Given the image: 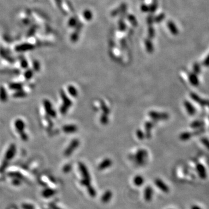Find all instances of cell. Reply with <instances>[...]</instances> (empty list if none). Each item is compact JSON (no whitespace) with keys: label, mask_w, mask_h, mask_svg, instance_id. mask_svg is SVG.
Listing matches in <instances>:
<instances>
[{"label":"cell","mask_w":209,"mask_h":209,"mask_svg":"<svg viewBox=\"0 0 209 209\" xmlns=\"http://www.w3.org/2000/svg\"><path fill=\"white\" fill-rule=\"evenodd\" d=\"M79 168L83 177V179L81 181V183L82 185L88 188L91 186V177L89 172L88 171L86 166L82 163H79Z\"/></svg>","instance_id":"1"},{"label":"cell","mask_w":209,"mask_h":209,"mask_svg":"<svg viewBox=\"0 0 209 209\" xmlns=\"http://www.w3.org/2000/svg\"><path fill=\"white\" fill-rule=\"evenodd\" d=\"M61 96L64 102V104L62 106L61 108L60 109V111L62 114H65L67 112V111L72 105V101L67 96V95L65 94L64 91L61 92Z\"/></svg>","instance_id":"2"},{"label":"cell","mask_w":209,"mask_h":209,"mask_svg":"<svg viewBox=\"0 0 209 209\" xmlns=\"http://www.w3.org/2000/svg\"><path fill=\"white\" fill-rule=\"evenodd\" d=\"M79 143H80V141L77 139H73L71 142L70 144L69 145L68 147L67 148L66 151H65L64 155L66 156H70L72 153V152L78 147V145H79Z\"/></svg>","instance_id":"3"},{"label":"cell","mask_w":209,"mask_h":209,"mask_svg":"<svg viewBox=\"0 0 209 209\" xmlns=\"http://www.w3.org/2000/svg\"><path fill=\"white\" fill-rule=\"evenodd\" d=\"M149 116L153 120H165L169 118V115L165 113H157L152 111L149 113Z\"/></svg>","instance_id":"4"},{"label":"cell","mask_w":209,"mask_h":209,"mask_svg":"<svg viewBox=\"0 0 209 209\" xmlns=\"http://www.w3.org/2000/svg\"><path fill=\"white\" fill-rule=\"evenodd\" d=\"M146 156H147V152H146V151H145V150L138 151L135 155L137 163L139 165L143 164L144 160Z\"/></svg>","instance_id":"5"},{"label":"cell","mask_w":209,"mask_h":209,"mask_svg":"<svg viewBox=\"0 0 209 209\" xmlns=\"http://www.w3.org/2000/svg\"><path fill=\"white\" fill-rule=\"evenodd\" d=\"M44 108L46 111V112H47V113L51 117H55L56 116V112H55V111L52 109V104H51V102L48 100H45L44 101Z\"/></svg>","instance_id":"6"},{"label":"cell","mask_w":209,"mask_h":209,"mask_svg":"<svg viewBox=\"0 0 209 209\" xmlns=\"http://www.w3.org/2000/svg\"><path fill=\"white\" fill-rule=\"evenodd\" d=\"M155 184L161 191L165 193H168L169 192V188L162 180L160 179H156L155 180Z\"/></svg>","instance_id":"7"},{"label":"cell","mask_w":209,"mask_h":209,"mask_svg":"<svg viewBox=\"0 0 209 209\" xmlns=\"http://www.w3.org/2000/svg\"><path fill=\"white\" fill-rule=\"evenodd\" d=\"M196 170L198 171V174H199V177L201 179L204 180L206 178L207 173H206V170L203 165H202L200 164H198L196 166Z\"/></svg>","instance_id":"8"},{"label":"cell","mask_w":209,"mask_h":209,"mask_svg":"<svg viewBox=\"0 0 209 209\" xmlns=\"http://www.w3.org/2000/svg\"><path fill=\"white\" fill-rule=\"evenodd\" d=\"M15 128L17 130L18 132L20 133V134L23 133L25 127V124L24 121H23L22 120L17 119L16 120L15 123Z\"/></svg>","instance_id":"9"},{"label":"cell","mask_w":209,"mask_h":209,"mask_svg":"<svg viewBox=\"0 0 209 209\" xmlns=\"http://www.w3.org/2000/svg\"><path fill=\"white\" fill-rule=\"evenodd\" d=\"M112 164V161L109 159H106L103 160L98 165V169L100 170H104L109 167Z\"/></svg>","instance_id":"10"},{"label":"cell","mask_w":209,"mask_h":209,"mask_svg":"<svg viewBox=\"0 0 209 209\" xmlns=\"http://www.w3.org/2000/svg\"><path fill=\"white\" fill-rule=\"evenodd\" d=\"M153 195V191L151 186H147L144 192V197L146 201L150 202L152 200Z\"/></svg>","instance_id":"11"},{"label":"cell","mask_w":209,"mask_h":209,"mask_svg":"<svg viewBox=\"0 0 209 209\" xmlns=\"http://www.w3.org/2000/svg\"><path fill=\"white\" fill-rule=\"evenodd\" d=\"M77 130V127L75 125H66L63 127V131L66 133H74Z\"/></svg>","instance_id":"12"},{"label":"cell","mask_w":209,"mask_h":209,"mask_svg":"<svg viewBox=\"0 0 209 209\" xmlns=\"http://www.w3.org/2000/svg\"><path fill=\"white\" fill-rule=\"evenodd\" d=\"M112 198V193L110 191H107L103 194L101 198V200L103 203L109 202Z\"/></svg>","instance_id":"13"},{"label":"cell","mask_w":209,"mask_h":209,"mask_svg":"<svg viewBox=\"0 0 209 209\" xmlns=\"http://www.w3.org/2000/svg\"><path fill=\"white\" fill-rule=\"evenodd\" d=\"M16 152V147L14 145H12L6 153V158L7 159H11L15 155Z\"/></svg>","instance_id":"14"},{"label":"cell","mask_w":209,"mask_h":209,"mask_svg":"<svg viewBox=\"0 0 209 209\" xmlns=\"http://www.w3.org/2000/svg\"><path fill=\"white\" fill-rule=\"evenodd\" d=\"M143 182H144V180H143V177H141V176H137L133 179L134 184L137 186H141L143 184Z\"/></svg>","instance_id":"15"},{"label":"cell","mask_w":209,"mask_h":209,"mask_svg":"<svg viewBox=\"0 0 209 209\" xmlns=\"http://www.w3.org/2000/svg\"><path fill=\"white\" fill-rule=\"evenodd\" d=\"M185 107L188 111V112L189 113L190 115H193L195 113V110L194 108H193V106L191 104H190L188 102H185Z\"/></svg>","instance_id":"16"},{"label":"cell","mask_w":209,"mask_h":209,"mask_svg":"<svg viewBox=\"0 0 209 209\" xmlns=\"http://www.w3.org/2000/svg\"><path fill=\"white\" fill-rule=\"evenodd\" d=\"M8 98L7 94L3 87L0 88V99L2 101H6Z\"/></svg>","instance_id":"17"},{"label":"cell","mask_w":209,"mask_h":209,"mask_svg":"<svg viewBox=\"0 0 209 209\" xmlns=\"http://www.w3.org/2000/svg\"><path fill=\"white\" fill-rule=\"evenodd\" d=\"M68 91L69 93L73 97H76L77 96V91L76 88L72 86H69L68 88Z\"/></svg>","instance_id":"18"},{"label":"cell","mask_w":209,"mask_h":209,"mask_svg":"<svg viewBox=\"0 0 209 209\" xmlns=\"http://www.w3.org/2000/svg\"><path fill=\"white\" fill-rule=\"evenodd\" d=\"M153 124L151 122H147L145 124V129H146V134H147V136L149 137L150 136V131L151 128L152 127Z\"/></svg>","instance_id":"19"},{"label":"cell","mask_w":209,"mask_h":209,"mask_svg":"<svg viewBox=\"0 0 209 209\" xmlns=\"http://www.w3.org/2000/svg\"><path fill=\"white\" fill-rule=\"evenodd\" d=\"M11 89L12 90H19L21 88H22V85L20 84H18V83H12L11 84H10L9 86Z\"/></svg>","instance_id":"20"},{"label":"cell","mask_w":209,"mask_h":209,"mask_svg":"<svg viewBox=\"0 0 209 209\" xmlns=\"http://www.w3.org/2000/svg\"><path fill=\"white\" fill-rule=\"evenodd\" d=\"M87 188H88V192L89 194L90 195V196L92 197H95L96 195V192H95V190H94V188L93 187H92L91 185L88 186Z\"/></svg>","instance_id":"21"},{"label":"cell","mask_w":209,"mask_h":209,"mask_svg":"<svg viewBox=\"0 0 209 209\" xmlns=\"http://www.w3.org/2000/svg\"><path fill=\"white\" fill-rule=\"evenodd\" d=\"M100 122H101V123H102L103 124H106L107 123H108V115L104 114L102 116V117L100 118Z\"/></svg>","instance_id":"22"},{"label":"cell","mask_w":209,"mask_h":209,"mask_svg":"<svg viewBox=\"0 0 209 209\" xmlns=\"http://www.w3.org/2000/svg\"><path fill=\"white\" fill-rule=\"evenodd\" d=\"M102 105H101V107H102V109L103 110V111L104 112V114H106V115H108L109 113V109L108 108V107H107V105L105 104H104L103 102H102Z\"/></svg>","instance_id":"23"},{"label":"cell","mask_w":209,"mask_h":209,"mask_svg":"<svg viewBox=\"0 0 209 209\" xmlns=\"http://www.w3.org/2000/svg\"><path fill=\"white\" fill-rule=\"evenodd\" d=\"M190 81L192 83V84L194 85H196L198 83V80H197V78L194 75H191L190 76Z\"/></svg>","instance_id":"24"},{"label":"cell","mask_w":209,"mask_h":209,"mask_svg":"<svg viewBox=\"0 0 209 209\" xmlns=\"http://www.w3.org/2000/svg\"><path fill=\"white\" fill-rule=\"evenodd\" d=\"M190 137V134L188 133H183L181 135V139H182V140H186L187 139H188Z\"/></svg>","instance_id":"25"},{"label":"cell","mask_w":209,"mask_h":209,"mask_svg":"<svg viewBox=\"0 0 209 209\" xmlns=\"http://www.w3.org/2000/svg\"><path fill=\"white\" fill-rule=\"evenodd\" d=\"M25 77L28 80V79H30V78H31V77L33 76V73L31 70H28L27 71L26 73H25Z\"/></svg>","instance_id":"26"},{"label":"cell","mask_w":209,"mask_h":209,"mask_svg":"<svg viewBox=\"0 0 209 209\" xmlns=\"http://www.w3.org/2000/svg\"><path fill=\"white\" fill-rule=\"evenodd\" d=\"M137 137L139 139H142L143 138H144V135L143 134V133L140 131V130H138L137 132Z\"/></svg>","instance_id":"27"},{"label":"cell","mask_w":209,"mask_h":209,"mask_svg":"<svg viewBox=\"0 0 209 209\" xmlns=\"http://www.w3.org/2000/svg\"><path fill=\"white\" fill-rule=\"evenodd\" d=\"M26 94L24 92H22V91H19L18 92H17L16 94H15V96L16 97H23L24 96H25Z\"/></svg>","instance_id":"28"},{"label":"cell","mask_w":209,"mask_h":209,"mask_svg":"<svg viewBox=\"0 0 209 209\" xmlns=\"http://www.w3.org/2000/svg\"><path fill=\"white\" fill-rule=\"evenodd\" d=\"M191 209H202V208H201V207H200L198 205H193L191 207Z\"/></svg>","instance_id":"29"}]
</instances>
